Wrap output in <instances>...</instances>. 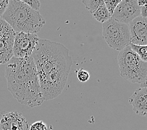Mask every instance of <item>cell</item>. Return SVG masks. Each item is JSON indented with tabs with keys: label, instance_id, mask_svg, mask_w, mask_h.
I'll return each mask as SVG.
<instances>
[{
	"label": "cell",
	"instance_id": "15",
	"mask_svg": "<svg viewBox=\"0 0 147 130\" xmlns=\"http://www.w3.org/2000/svg\"><path fill=\"white\" fill-rule=\"evenodd\" d=\"M76 78L79 82L82 83H86L90 79V73L83 68H80L76 71Z\"/></svg>",
	"mask_w": 147,
	"mask_h": 130
},
{
	"label": "cell",
	"instance_id": "5",
	"mask_svg": "<svg viewBox=\"0 0 147 130\" xmlns=\"http://www.w3.org/2000/svg\"><path fill=\"white\" fill-rule=\"evenodd\" d=\"M102 35L108 45L115 50L120 51L131 43L128 24L118 23L112 18L103 23Z\"/></svg>",
	"mask_w": 147,
	"mask_h": 130
},
{
	"label": "cell",
	"instance_id": "10",
	"mask_svg": "<svg viewBox=\"0 0 147 130\" xmlns=\"http://www.w3.org/2000/svg\"><path fill=\"white\" fill-rule=\"evenodd\" d=\"M130 44L146 46L147 45V30L146 18L138 16L128 24Z\"/></svg>",
	"mask_w": 147,
	"mask_h": 130
},
{
	"label": "cell",
	"instance_id": "4",
	"mask_svg": "<svg viewBox=\"0 0 147 130\" xmlns=\"http://www.w3.org/2000/svg\"><path fill=\"white\" fill-rule=\"evenodd\" d=\"M120 76L131 83L146 86L147 63L142 60L130 46L125 47L118 55Z\"/></svg>",
	"mask_w": 147,
	"mask_h": 130
},
{
	"label": "cell",
	"instance_id": "3",
	"mask_svg": "<svg viewBox=\"0 0 147 130\" xmlns=\"http://www.w3.org/2000/svg\"><path fill=\"white\" fill-rule=\"evenodd\" d=\"M15 33L36 34L43 27L45 21L35 11L20 0H10L1 17Z\"/></svg>",
	"mask_w": 147,
	"mask_h": 130
},
{
	"label": "cell",
	"instance_id": "19",
	"mask_svg": "<svg viewBox=\"0 0 147 130\" xmlns=\"http://www.w3.org/2000/svg\"><path fill=\"white\" fill-rule=\"evenodd\" d=\"M8 0H0V18L4 15L8 6Z\"/></svg>",
	"mask_w": 147,
	"mask_h": 130
},
{
	"label": "cell",
	"instance_id": "14",
	"mask_svg": "<svg viewBox=\"0 0 147 130\" xmlns=\"http://www.w3.org/2000/svg\"><path fill=\"white\" fill-rule=\"evenodd\" d=\"M82 3L85 5L86 9H88L90 13L93 14L99 7L103 4L104 1L101 0H83Z\"/></svg>",
	"mask_w": 147,
	"mask_h": 130
},
{
	"label": "cell",
	"instance_id": "9",
	"mask_svg": "<svg viewBox=\"0 0 147 130\" xmlns=\"http://www.w3.org/2000/svg\"><path fill=\"white\" fill-rule=\"evenodd\" d=\"M28 123L22 113L16 111L0 113V129L28 130Z\"/></svg>",
	"mask_w": 147,
	"mask_h": 130
},
{
	"label": "cell",
	"instance_id": "21",
	"mask_svg": "<svg viewBox=\"0 0 147 130\" xmlns=\"http://www.w3.org/2000/svg\"><path fill=\"white\" fill-rule=\"evenodd\" d=\"M136 3H137V5L140 7H142L147 4V1L146 0H137V1H136Z\"/></svg>",
	"mask_w": 147,
	"mask_h": 130
},
{
	"label": "cell",
	"instance_id": "6",
	"mask_svg": "<svg viewBox=\"0 0 147 130\" xmlns=\"http://www.w3.org/2000/svg\"><path fill=\"white\" fill-rule=\"evenodd\" d=\"M39 39L36 34L16 33L13 46V57L26 58L31 57Z\"/></svg>",
	"mask_w": 147,
	"mask_h": 130
},
{
	"label": "cell",
	"instance_id": "1",
	"mask_svg": "<svg viewBox=\"0 0 147 130\" xmlns=\"http://www.w3.org/2000/svg\"><path fill=\"white\" fill-rule=\"evenodd\" d=\"M32 57L43 100L57 98L65 89L73 65L68 49L62 44L40 38Z\"/></svg>",
	"mask_w": 147,
	"mask_h": 130
},
{
	"label": "cell",
	"instance_id": "11",
	"mask_svg": "<svg viewBox=\"0 0 147 130\" xmlns=\"http://www.w3.org/2000/svg\"><path fill=\"white\" fill-rule=\"evenodd\" d=\"M129 103L136 115L145 117L147 114V88L140 87L129 97Z\"/></svg>",
	"mask_w": 147,
	"mask_h": 130
},
{
	"label": "cell",
	"instance_id": "20",
	"mask_svg": "<svg viewBox=\"0 0 147 130\" xmlns=\"http://www.w3.org/2000/svg\"><path fill=\"white\" fill-rule=\"evenodd\" d=\"M140 16L146 18L147 17V5L140 7Z\"/></svg>",
	"mask_w": 147,
	"mask_h": 130
},
{
	"label": "cell",
	"instance_id": "17",
	"mask_svg": "<svg viewBox=\"0 0 147 130\" xmlns=\"http://www.w3.org/2000/svg\"><path fill=\"white\" fill-rule=\"evenodd\" d=\"M28 130H48V128L43 121H39L33 123Z\"/></svg>",
	"mask_w": 147,
	"mask_h": 130
},
{
	"label": "cell",
	"instance_id": "7",
	"mask_svg": "<svg viewBox=\"0 0 147 130\" xmlns=\"http://www.w3.org/2000/svg\"><path fill=\"white\" fill-rule=\"evenodd\" d=\"M16 33L0 18V65L6 64L13 56V46Z\"/></svg>",
	"mask_w": 147,
	"mask_h": 130
},
{
	"label": "cell",
	"instance_id": "12",
	"mask_svg": "<svg viewBox=\"0 0 147 130\" xmlns=\"http://www.w3.org/2000/svg\"><path fill=\"white\" fill-rule=\"evenodd\" d=\"M92 15L94 19L101 23L107 22L111 18V16L104 3L92 14Z\"/></svg>",
	"mask_w": 147,
	"mask_h": 130
},
{
	"label": "cell",
	"instance_id": "18",
	"mask_svg": "<svg viewBox=\"0 0 147 130\" xmlns=\"http://www.w3.org/2000/svg\"><path fill=\"white\" fill-rule=\"evenodd\" d=\"M22 1L35 11H38L40 9V2L38 0H22Z\"/></svg>",
	"mask_w": 147,
	"mask_h": 130
},
{
	"label": "cell",
	"instance_id": "13",
	"mask_svg": "<svg viewBox=\"0 0 147 130\" xmlns=\"http://www.w3.org/2000/svg\"><path fill=\"white\" fill-rule=\"evenodd\" d=\"M131 50L135 53L138 55V57L141 58L142 60L146 62L147 61V46H139L130 44H129Z\"/></svg>",
	"mask_w": 147,
	"mask_h": 130
},
{
	"label": "cell",
	"instance_id": "8",
	"mask_svg": "<svg viewBox=\"0 0 147 130\" xmlns=\"http://www.w3.org/2000/svg\"><path fill=\"white\" fill-rule=\"evenodd\" d=\"M140 16V7L136 0H123L115 8L111 18L122 24H128Z\"/></svg>",
	"mask_w": 147,
	"mask_h": 130
},
{
	"label": "cell",
	"instance_id": "2",
	"mask_svg": "<svg viewBox=\"0 0 147 130\" xmlns=\"http://www.w3.org/2000/svg\"><path fill=\"white\" fill-rule=\"evenodd\" d=\"M5 78L8 90L21 104L34 108L43 103L32 56L26 58L12 57L6 63Z\"/></svg>",
	"mask_w": 147,
	"mask_h": 130
},
{
	"label": "cell",
	"instance_id": "16",
	"mask_svg": "<svg viewBox=\"0 0 147 130\" xmlns=\"http://www.w3.org/2000/svg\"><path fill=\"white\" fill-rule=\"evenodd\" d=\"M121 0H117V1H110V0H105V1H104L105 5L110 16H111L112 15H113L115 8H117V6H118L119 3L121 2Z\"/></svg>",
	"mask_w": 147,
	"mask_h": 130
}]
</instances>
